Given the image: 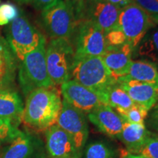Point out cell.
I'll use <instances>...</instances> for the list:
<instances>
[{
  "instance_id": "6da1fadb",
  "label": "cell",
  "mask_w": 158,
  "mask_h": 158,
  "mask_svg": "<svg viewBox=\"0 0 158 158\" xmlns=\"http://www.w3.org/2000/svg\"><path fill=\"white\" fill-rule=\"evenodd\" d=\"M61 95L55 86L31 91L23 107V123L37 131H45L56 124L62 106Z\"/></svg>"
},
{
  "instance_id": "7a4b0ae2",
  "label": "cell",
  "mask_w": 158,
  "mask_h": 158,
  "mask_svg": "<svg viewBox=\"0 0 158 158\" xmlns=\"http://www.w3.org/2000/svg\"><path fill=\"white\" fill-rule=\"evenodd\" d=\"M45 48L46 39H44L36 49L26 55L19 64V82L26 96L36 89L54 86L47 70Z\"/></svg>"
},
{
  "instance_id": "3957f363",
  "label": "cell",
  "mask_w": 158,
  "mask_h": 158,
  "mask_svg": "<svg viewBox=\"0 0 158 158\" xmlns=\"http://www.w3.org/2000/svg\"><path fill=\"white\" fill-rule=\"evenodd\" d=\"M47 70L54 86L71 80L75 51L70 40L51 39L45 48Z\"/></svg>"
},
{
  "instance_id": "277c9868",
  "label": "cell",
  "mask_w": 158,
  "mask_h": 158,
  "mask_svg": "<svg viewBox=\"0 0 158 158\" xmlns=\"http://www.w3.org/2000/svg\"><path fill=\"white\" fill-rule=\"evenodd\" d=\"M71 80L95 91L99 94L117 81L106 68L101 56L75 59Z\"/></svg>"
},
{
  "instance_id": "5b68a950",
  "label": "cell",
  "mask_w": 158,
  "mask_h": 158,
  "mask_svg": "<svg viewBox=\"0 0 158 158\" xmlns=\"http://www.w3.org/2000/svg\"><path fill=\"white\" fill-rule=\"evenodd\" d=\"M7 41L13 54L19 60H22L26 55L36 49L43 40L41 34L31 24L23 12L11 21L5 29Z\"/></svg>"
},
{
  "instance_id": "8992f818",
  "label": "cell",
  "mask_w": 158,
  "mask_h": 158,
  "mask_svg": "<svg viewBox=\"0 0 158 158\" xmlns=\"http://www.w3.org/2000/svg\"><path fill=\"white\" fill-rule=\"evenodd\" d=\"M43 27L51 39L70 40L78 25L71 7L64 0H58L41 13Z\"/></svg>"
},
{
  "instance_id": "52a82bcc",
  "label": "cell",
  "mask_w": 158,
  "mask_h": 158,
  "mask_svg": "<svg viewBox=\"0 0 158 158\" xmlns=\"http://www.w3.org/2000/svg\"><path fill=\"white\" fill-rule=\"evenodd\" d=\"M70 40L74 48L75 59L102 56L107 48L105 33L86 19L78 21Z\"/></svg>"
},
{
  "instance_id": "ba28073f",
  "label": "cell",
  "mask_w": 158,
  "mask_h": 158,
  "mask_svg": "<svg viewBox=\"0 0 158 158\" xmlns=\"http://www.w3.org/2000/svg\"><path fill=\"white\" fill-rule=\"evenodd\" d=\"M155 24L152 18L135 3L128 4L120 10L117 27L133 50Z\"/></svg>"
},
{
  "instance_id": "9c48e42d",
  "label": "cell",
  "mask_w": 158,
  "mask_h": 158,
  "mask_svg": "<svg viewBox=\"0 0 158 158\" xmlns=\"http://www.w3.org/2000/svg\"><path fill=\"white\" fill-rule=\"evenodd\" d=\"M56 124L70 136L81 153L89 138V126L86 114L62 100V106Z\"/></svg>"
},
{
  "instance_id": "30bf717a",
  "label": "cell",
  "mask_w": 158,
  "mask_h": 158,
  "mask_svg": "<svg viewBox=\"0 0 158 158\" xmlns=\"http://www.w3.org/2000/svg\"><path fill=\"white\" fill-rule=\"evenodd\" d=\"M60 86L63 100L85 114L103 105L98 92L73 80L68 81Z\"/></svg>"
},
{
  "instance_id": "8fae6325",
  "label": "cell",
  "mask_w": 158,
  "mask_h": 158,
  "mask_svg": "<svg viewBox=\"0 0 158 158\" xmlns=\"http://www.w3.org/2000/svg\"><path fill=\"white\" fill-rule=\"evenodd\" d=\"M121 7L106 0H86L84 18L106 34L117 27Z\"/></svg>"
},
{
  "instance_id": "7c38bea8",
  "label": "cell",
  "mask_w": 158,
  "mask_h": 158,
  "mask_svg": "<svg viewBox=\"0 0 158 158\" xmlns=\"http://www.w3.org/2000/svg\"><path fill=\"white\" fill-rule=\"evenodd\" d=\"M45 147L50 158H81L82 154L64 130L54 124L45 130Z\"/></svg>"
},
{
  "instance_id": "4fadbf2b",
  "label": "cell",
  "mask_w": 158,
  "mask_h": 158,
  "mask_svg": "<svg viewBox=\"0 0 158 158\" xmlns=\"http://www.w3.org/2000/svg\"><path fill=\"white\" fill-rule=\"evenodd\" d=\"M87 117L98 130L112 138H117L124 124L116 110L104 104L89 113Z\"/></svg>"
},
{
  "instance_id": "5bb4252c",
  "label": "cell",
  "mask_w": 158,
  "mask_h": 158,
  "mask_svg": "<svg viewBox=\"0 0 158 158\" xmlns=\"http://www.w3.org/2000/svg\"><path fill=\"white\" fill-rule=\"evenodd\" d=\"M133 48L128 43L107 47L101 56L105 65L116 80L125 77L133 61Z\"/></svg>"
},
{
  "instance_id": "9a60e30c",
  "label": "cell",
  "mask_w": 158,
  "mask_h": 158,
  "mask_svg": "<svg viewBox=\"0 0 158 158\" xmlns=\"http://www.w3.org/2000/svg\"><path fill=\"white\" fill-rule=\"evenodd\" d=\"M117 81L134 103L147 111H149L158 101V89L151 85L126 78H121Z\"/></svg>"
},
{
  "instance_id": "2e32d148",
  "label": "cell",
  "mask_w": 158,
  "mask_h": 158,
  "mask_svg": "<svg viewBox=\"0 0 158 158\" xmlns=\"http://www.w3.org/2000/svg\"><path fill=\"white\" fill-rule=\"evenodd\" d=\"M39 147L36 138L19 130L2 158H38L40 154Z\"/></svg>"
},
{
  "instance_id": "e0dca14e",
  "label": "cell",
  "mask_w": 158,
  "mask_h": 158,
  "mask_svg": "<svg viewBox=\"0 0 158 158\" xmlns=\"http://www.w3.org/2000/svg\"><path fill=\"white\" fill-rule=\"evenodd\" d=\"M17 60L8 43L0 35V89L12 88L19 66Z\"/></svg>"
},
{
  "instance_id": "ac0fdd59",
  "label": "cell",
  "mask_w": 158,
  "mask_h": 158,
  "mask_svg": "<svg viewBox=\"0 0 158 158\" xmlns=\"http://www.w3.org/2000/svg\"><path fill=\"white\" fill-rule=\"evenodd\" d=\"M152 132L147 129L145 124L124 122L117 138L124 144L127 152L138 154Z\"/></svg>"
},
{
  "instance_id": "d6986e66",
  "label": "cell",
  "mask_w": 158,
  "mask_h": 158,
  "mask_svg": "<svg viewBox=\"0 0 158 158\" xmlns=\"http://www.w3.org/2000/svg\"><path fill=\"white\" fill-rule=\"evenodd\" d=\"M23 103L21 96L12 88L0 89V117L9 118L17 127L22 121Z\"/></svg>"
},
{
  "instance_id": "ffe728a7",
  "label": "cell",
  "mask_w": 158,
  "mask_h": 158,
  "mask_svg": "<svg viewBox=\"0 0 158 158\" xmlns=\"http://www.w3.org/2000/svg\"><path fill=\"white\" fill-rule=\"evenodd\" d=\"M123 78L149 84L158 89V69L147 61L133 59L127 75Z\"/></svg>"
},
{
  "instance_id": "44dd1931",
  "label": "cell",
  "mask_w": 158,
  "mask_h": 158,
  "mask_svg": "<svg viewBox=\"0 0 158 158\" xmlns=\"http://www.w3.org/2000/svg\"><path fill=\"white\" fill-rule=\"evenodd\" d=\"M104 105L110 106L117 112L124 111L135 105L118 81L100 94Z\"/></svg>"
},
{
  "instance_id": "7402d4cb",
  "label": "cell",
  "mask_w": 158,
  "mask_h": 158,
  "mask_svg": "<svg viewBox=\"0 0 158 158\" xmlns=\"http://www.w3.org/2000/svg\"><path fill=\"white\" fill-rule=\"evenodd\" d=\"M133 58L152 63L158 69V29L148 31L134 49Z\"/></svg>"
},
{
  "instance_id": "603a6c76",
  "label": "cell",
  "mask_w": 158,
  "mask_h": 158,
  "mask_svg": "<svg viewBox=\"0 0 158 158\" xmlns=\"http://www.w3.org/2000/svg\"><path fill=\"white\" fill-rule=\"evenodd\" d=\"M83 158H117L116 150L103 141H94L86 144Z\"/></svg>"
},
{
  "instance_id": "cb8c5ba5",
  "label": "cell",
  "mask_w": 158,
  "mask_h": 158,
  "mask_svg": "<svg viewBox=\"0 0 158 158\" xmlns=\"http://www.w3.org/2000/svg\"><path fill=\"white\" fill-rule=\"evenodd\" d=\"M117 113L123 118L124 122L132 124H145V120L149 111L141 106L134 105L129 109Z\"/></svg>"
},
{
  "instance_id": "d4e9b609",
  "label": "cell",
  "mask_w": 158,
  "mask_h": 158,
  "mask_svg": "<svg viewBox=\"0 0 158 158\" xmlns=\"http://www.w3.org/2000/svg\"><path fill=\"white\" fill-rule=\"evenodd\" d=\"M19 130L9 118L0 117V143L11 141L15 137Z\"/></svg>"
},
{
  "instance_id": "484cf974",
  "label": "cell",
  "mask_w": 158,
  "mask_h": 158,
  "mask_svg": "<svg viewBox=\"0 0 158 158\" xmlns=\"http://www.w3.org/2000/svg\"><path fill=\"white\" fill-rule=\"evenodd\" d=\"M138 154L149 158H158V134L152 133Z\"/></svg>"
},
{
  "instance_id": "4316f807",
  "label": "cell",
  "mask_w": 158,
  "mask_h": 158,
  "mask_svg": "<svg viewBox=\"0 0 158 158\" xmlns=\"http://www.w3.org/2000/svg\"><path fill=\"white\" fill-rule=\"evenodd\" d=\"M19 10L13 4H2L0 5V26L9 24L19 15Z\"/></svg>"
},
{
  "instance_id": "83f0119b",
  "label": "cell",
  "mask_w": 158,
  "mask_h": 158,
  "mask_svg": "<svg viewBox=\"0 0 158 158\" xmlns=\"http://www.w3.org/2000/svg\"><path fill=\"white\" fill-rule=\"evenodd\" d=\"M105 38H106V46L107 47L119 46V45L127 43V39H126L123 32L117 27L106 33Z\"/></svg>"
},
{
  "instance_id": "f1b7e54d",
  "label": "cell",
  "mask_w": 158,
  "mask_h": 158,
  "mask_svg": "<svg viewBox=\"0 0 158 158\" xmlns=\"http://www.w3.org/2000/svg\"><path fill=\"white\" fill-rule=\"evenodd\" d=\"M151 17L158 15V0H132Z\"/></svg>"
},
{
  "instance_id": "f546056e",
  "label": "cell",
  "mask_w": 158,
  "mask_h": 158,
  "mask_svg": "<svg viewBox=\"0 0 158 158\" xmlns=\"http://www.w3.org/2000/svg\"><path fill=\"white\" fill-rule=\"evenodd\" d=\"M72 8L78 22L84 18L86 0H64Z\"/></svg>"
},
{
  "instance_id": "4dcf8cb0",
  "label": "cell",
  "mask_w": 158,
  "mask_h": 158,
  "mask_svg": "<svg viewBox=\"0 0 158 158\" xmlns=\"http://www.w3.org/2000/svg\"><path fill=\"white\" fill-rule=\"evenodd\" d=\"M147 115V124L151 130L158 133V101L149 110Z\"/></svg>"
},
{
  "instance_id": "1f68e13d",
  "label": "cell",
  "mask_w": 158,
  "mask_h": 158,
  "mask_svg": "<svg viewBox=\"0 0 158 158\" xmlns=\"http://www.w3.org/2000/svg\"><path fill=\"white\" fill-rule=\"evenodd\" d=\"M58 0H31V3L38 10H44L49 6L54 5Z\"/></svg>"
},
{
  "instance_id": "d6a6232c",
  "label": "cell",
  "mask_w": 158,
  "mask_h": 158,
  "mask_svg": "<svg viewBox=\"0 0 158 158\" xmlns=\"http://www.w3.org/2000/svg\"><path fill=\"white\" fill-rule=\"evenodd\" d=\"M106 1L109 2L114 4V5H117L119 7H123L124 6L127 5L128 4L133 2L132 0H106Z\"/></svg>"
},
{
  "instance_id": "836d02e7",
  "label": "cell",
  "mask_w": 158,
  "mask_h": 158,
  "mask_svg": "<svg viewBox=\"0 0 158 158\" xmlns=\"http://www.w3.org/2000/svg\"><path fill=\"white\" fill-rule=\"evenodd\" d=\"M122 158H149L146 157V156L140 155V154H131L126 152L122 156Z\"/></svg>"
},
{
  "instance_id": "e575fe53",
  "label": "cell",
  "mask_w": 158,
  "mask_h": 158,
  "mask_svg": "<svg viewBox=\"0 0 158 158\" xmlns=\"http://www.w3.org/2000/svg\"><path fill=\"white\" fill-rule=\"evenodd\" d=\"M14 1L20 4H28L31 2V0H14Z\"/></svg>"
},
{
  "instance_id": "d590c367",
  "label": "cell",
  "mask_w": 158,
  "mask_h": 158,
  "mask_svg": "<svg viewBox=\"0 0 158 158\" xmlns=\"http://www.w3.org/2000/svg\"><path fill=\"white\" fill-rule=\"evenodd\" d=\"M152 18L154 22H155V23H157V24H158V15H157V16L152 17Z\"/></svg>"
},
{
  "instance_id": "8d00e7d4",
  "label": "cell",
  "mask_w": 158,
  "mask_h": 158,
  "mask_svg": "<svg viewBox=\"0 0 158 158\" xmlns=\"http://www.w3.org/2000/svg\"><path fill=\"white\" fill-rule=\"evenodd\" d=\"M0 147H1V143H0Z\"/></svg>"
}]
</instances>
